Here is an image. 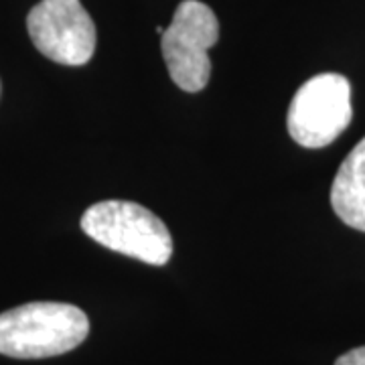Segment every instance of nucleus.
<instances>
[{
	"instance_id": "nucleus-1",
	"label": "nucleus",
	"mask_w": 365,
	"mask_h": 365,
	"mask_svg": "<svg viewBox=\"0 0 365 365\" xmlns=\"http://www.w3.org/2000/svg\"><path fill=\"white\" fill-rule=\"evenodd\" d=\"M90 333L86 313L67 302H26L0 314V353L43 359L76 349Z\"/></svg>"
},
{
	"instance_id": "nucleus-2",
	"label": "nucleus",
	"mask_w": 365,
	"mask_h": 365,
	"mask_svg": "<svg viewBox=\"0 0 365 365\" xmlns=\"http://www.w3.org/2000/svg\"><path fill=\"white\" fill-rule=\"evenodd\" d=\"M81 230L104 248L165 266L173 256V237L165 222L134 201H100L81 215Z\"/></svg>"
},
{
	"instance_id": "nucleus-3",
	"label": "nucleus",
	"mask_w": 365,
	"mask_h": 365,
	"mask_svg": "<svg viewBox=\"0 0 365 365\" xmlns=\"http://www.w3.org/2000/svg\"><path fill=\"white\" fill-rule=\"evenodd\" d=\"M217 37L220 23L207 4L182 0L160 41L170 79L182 91L195 93L209 83V49L217 43Z\"/></svg>"
},
{
	"instance_id": "nucleus-4",
	"label": "nucleus",
	"mask_w": 365,
	"mask_h": 365,
	"mask_svg": "<svg viewBox=\"0 0 365 365\" xmlns=\"http://www.w3.org/2000/svg\"><path fill=\"white\" fill-rule=\"evenodd\" d=\"M351 83L339 73H319L304 81L288 108V134L304 148H323L349 126Z\"/></svg>"
},
{
	"instance_id": "nucleus-5",
	"label": "nucleus",
	"mask_w": 365,
	"mask_h": 365,
	"mask_svg": "<svg viewBox=\"0 0 365 365\" xmlns=\"http://www.w3.org/2000/svg\"><path fill=\"white\" fill-rule=\"evenodd\" d=\"M26 31L37 51L61 66H86L96 51V25L79 0H41Z\"/></svg>"
},
{
	"instance_id": "nucleus-6",
	"label": "nucleus",
	"mask_w": 365,
	"mask_h": 365,
	"mask_svg": "<svg viewBox=\"0 0 365 365\" xmlns=\"http://www.w3.org/2000/svg\"><path fill=\"white\" fill-rule=\"evenodd\" d=\"M331 205L341 222L365 234V138L341 163L331 187Z\"/></svg>"
},
{
	"instance_id": "nucleus-7",
	"label": "nucleus",
	"mask_w": 365,
	"mask_h": 365,
	"mask_svg": "<svg viewBox=\"0 0 365 365\" xmlns=\"http://www.w3.org/2000/svg\"><path fill=\"white\" fill-rule=\"evenodd\" d=\"M335 365H365V347H357L341 355Z\"/></svg>"
}]
</instances>
